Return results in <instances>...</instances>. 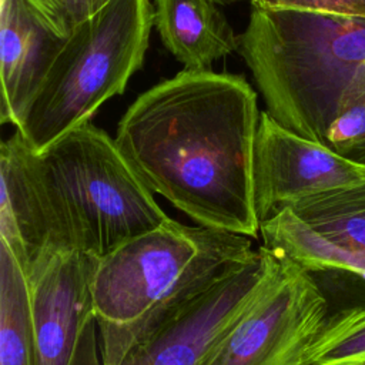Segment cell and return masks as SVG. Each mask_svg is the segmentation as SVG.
I'll use <instances>...</instances> for the list:
<instances>
[{
  "instance_id": "2",
  "label": "cell",
  "mask_w": 365,
  "mask_h": 365,
  "mask_svg": "<svg viewBox=\"0 0 365 365\" xmlns=\"http://www.w3.org/2000/svg\"><path fill=\"white\" fill-rule=\"evenodd\" d=\"M0 242L27 265L43 248L103 258L170 217L115 140L90 121L34 151L20 135L0 147Z\"/></svg>"
},
{
  "instance_id": "10",
  "label": "cell",
  "mask_w": 365,
  "mask_h": 365,
  "mask_svg": "<svg viewBox=\"0 0 365 365\" xmlns=\"http://www.w3.org/2000/svg\"><path fill=\"white\" fill-rule=\"evenodd\" d=\"M70 33L34 0H1V123L19 125L54 56Z\"/></svg>"
},
{
  "instance_id": "9",
  "label": "cell",
  "mask_w": 365,
  "mask_h": 365,
  "mask_svg": "<svg viewBox=\"0 0 365 365\" xmlns=\"http://www.w3.org/2000/svg\"><path fill=\"white\" fill-rule=\"evenodd\" d=\"M361 163L305 138L259 113L252 153V190L259 222L292 204L364 182Z\"/></svg>"
},
{
  "instance_id": "6",
  "label": "cell",
  "mask_w": 365,
  "mask_h": 365,
  "mask_svg": "<svg viewBox=\"0 0 365 365\" xmlns=\"http://www.w3.org/2000/svg\"><path fill=\"white\" fill-rule=\"evenodd\" d=\"M279 267L278 255L258 247L135 342L120 365H205L230 329L274 281Z\"/></svg>"
},
{
  "instance_id": "18",
  "label": "cell",
  "mask_w": 365,
  "mask_h": 365,
  "mask_svg": "<svg viewBox=\"0 0 365 365\" xmlns=\"http://www.w3.org/2000/svg\"><path fill=\"white\" fill-rule=\"evenodd\" d=\"M110 0H90V4H91V11H97L98 9H101L106 3H108Z\"/></svg>"
},
{
  "instance_id": "13",
  "label": "cell",
  "mask_w": 365,
  "mask_h": 365,
  "mask_svg": "<svg viewBox=\"0 0 365 365\" xmlns=\"http://www.w3.org/2000/svg\"><path fill=\"white\" fill-rule=\"evenodd\" d=\"M0 365H37L26 267L1 242Z\"/></svg>"
},
{
  "instance_id": "1",
  "label": "cell",
  "mask_w": 365,
  "mask_h": 365,
  "mask_svg": "<svg viewBox=\"0 0 365 365\" xmlns=\"http://www.w3.org/2000/svg\"><path fill=\"white\" fill-rule=\"evenodd\" d=\"M258 120L257 94L242 76L182 70L134 100L114 140L144 184L192 221L257 238Z\"/></svg>"
},
{
  "instance_id": "3",
  "label": "cell",
  "mask_w": 365,
  "mask_h": 365,
  "mask_svg": "<svg viewBox=\"0 0 365 365\" xmlns=\"http://www.w3.org/2000/svg\"><path fill=\"white\" fill-rule=\"evenodd\" d=\"M238 50L267 111L312 141L365 98V17L252 4Z\"/></svg>"
},
{
  "instance_id": "19",
  "label": "cell",
  "mask_w": 365,
  "mask_h": 365,
  "mask_svg": "<svg viewBox=\"0 0 365 365\" xmlns=\"http://www.w3.org/2000/svg\"><path fill=\"white\" fill-rule=\"evenodd\" d=\"M361 173H362V175L365 178V164H362V163H361Z\"/></svg>"
},
{
  "instance_id": "16",
  "label": "cell",
  "mask_w": 365,
  "mask_h": 365,
  "mask_svg": "<svg viewBox=\"0 0 365 365\" xmlns=\"http://www.w3.org/2000/svg\"><path fill=\"white\" fill-rule=\"evenodd\" d=\"M252 4L365 17V0H252Z\"/></svg>"
},
{
  "instance_id": "8",
  "label": "cell",
  "mask_w": 365,
  "mask_h": 365,
  "mask_svg": "<svg viewBox=\"0 0 365 365\" xmlns=\"http://www.w3.org/2000/svg\"><path fill=\"white\" fill-rule=\"evenodd\" d=\"M97 262L74 250L43 248L30 255L26 274L37 365H78L94 341Z\"/></svg>"
},
{
  "instance_id": "5",
  "label": "cell",
  "mask_w": 365,
  "mask_h": 365,
  "mask_svg": "<svg viewBox=\"0 0 365 365\" xmlns=\"http://www.w3.org/2000/svg\"><path fill=\"white\" fill-rule=\"evenodd\" d=\"M153 26L150 0H110L73 27L16 131L40 151L88 123L143 66Z\"/></svg>"
},
{
  "instance_id": "11",
  "label": "cell",
  "mask_w": 365,
  "mask_h": 365,
  "mask_svg": "<svg viewBox=\"0 0 365 365\" xmlns=\"http://www.w3.org/2000/svg\"><path fill=\"white\" fill-rule=\"evenodd\" d=\"M153 21L164 47L184 70H210L240 46L215 0H154Z\"/></svg>"
},
{
  "instance_id": "15",
  "label": "cell",
  "mask_w": 365,
  "mask_h": 365,
  "mask_svg": "<svg viewBox=\"0 0 365 365\" xmlns=\"http://www.w3.org/2000/svg\"><path fill=\"white\" fill-rule=\"evenodd\" d=\"M365 361V304L329 315L302 365H356Z\"/></svg>"
},
{
  "instance_id": "17",
  "label": "cell",
  "mask_w": 365,
  "mask_h": 365,
  "mask_svg": "<svg viewBox=\"0 0 365 365\" xmlns=\"http://www.w3.org/2000/svg\"><path fill=\"white\" fill-rule=\"evenodd\" d=\"M58 23V26L70 33L73 27L86 20L91 11L90 0H34Z\"/></svg>"
},
{
  "instance_id": "4",
  "label": "cell",
  "mask_w": 365,
  "mask_h": 365,
  "mask_svg": "<svg viewBox=\"0 0 365 365\" xmlns=\"http://www.w3.org/2000/svg\"><path fill=\"white\" fill-rule=\"evenodd\" d=\"M255 250L251 237L168 218L98 258L100 365H120L135 342Z\"/></svg>"
},
{
  "instance_id": "7",
  "label": "cell",
  "mask_w": 365,
  "mask_h": 365,
  "mask_svg": "<svg viewBox=\"0 0 365 365\" xmlns=\"http://www.w3.org/2000/svg\"><path fill=\"white\" fill-rule=\"evenodd\" d=\"M277 255V254H275ZM281 267L205 365H302L328 319V302L312 274L278 255Z\"/></svg>"
},
{
  "instance_id": "12",
  "label": "cell",
  "mask_w": 365,
  "mask_h": 365,
  "mask_svg": "<svg viewBox=\"0 0 365 365\" xmlns=\"http://www.w3.org/2000/svg\"><path fill=\"white\" fill-rule=\"evenodd\" d=\"M262 247L285 257L308 272L338 271L365 281V252L348 248L321 234L289 207L259 224Z\"/></svg>"
},
{
  "instance_id": "14",
  "label": "cell",
  "mask_w": 365,
  "mask_h": 365,
  "mask_svg": "<svg viewBox=\"0 0 365 365\" xmlns=\"http://www.w3.org/2000/svg\"><path fill=\"white\" fill-rule=\"evenodd\" d=\"M289 208L328 238L365 252V181L304 198Z\"/></svg>"
},
{
  "instance_id": "20",
  "label": "cell",
  "mask_w": 365,
  "mask_h": 365,
  "mask_svg": "<svg viewBox=\"0 0 365 365\" xmlns=\"http://www.w3.org/2000/svg\"><path fill=\"white\" fill-rule=\"evenodd\" d=\"M356 365H365V361H364V362H359V364H356Z\"/></svg>"
}]
</instances>
